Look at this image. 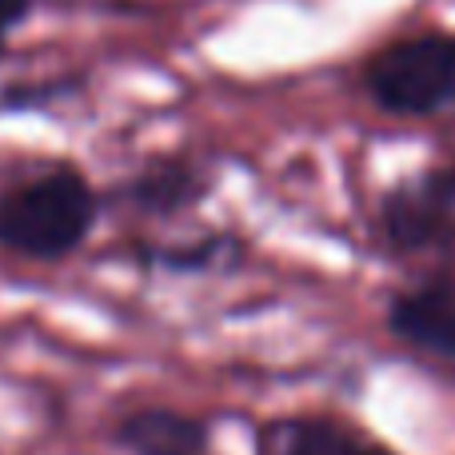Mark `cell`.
Listing matches in <instances>:
<instances>
[{"mask_svg": "<svg viewBox=\"0 0 455 455\" xmlns=\"http://www.w3.org/2000/svg\"><path fill=\"white\" fill-rule=\"evenodd\" d=\"M96 196L76 172H48L0 196V243L32 259H60L88 240Z\"/></svg>", "mask_w": 455, "mask_h": 455, "instance_id": "1", "label": "cell"}, {"mask_svg": "<svg viewBox=\"0 0 455 455\" xmlns=\"http://www.w3.org/2000/svg\"><path fill=\"white\" fill-rule=\"evenodd\" d=\"M368 92L387 112L424 116L455 92V40L451 36H416L384 48L368 64Z\"/></svg>", "mask_w": 455, "mask_h": 455, "instance_id": "2", "label": "cell"}, {"mask_svg": "<svg viewBox=\"0 0 455 455\" xmlns=\"http://www.w3.org/2000/svg\"><path fill=\"white\" fill-rule=\"evenodd\" d=\"M379 220L400 251H435L455 264V168L395 188Z\"/></svg>", "mask_w": 455, "mask_h": 455, "instance_id": "3", "label": "cell"}, {"mask_svg": "<svg viewBox=\"0 0 455 455\" xmlns=\"http://www.w3.org/2000/svg\"><path fill=\"white\" fill-rule=\"evenodd\" d=\"M387 328L435 355H455V283H424L400 291L387 307Z\"/></svg>", "mask_w": 455, "mask_h": 455, "instance_id": "4", "label": "cell"}, {"mask_svg": "<svg viewBox=\"0 0 455 455\" xmlns=\"http://www.w3.org/2000/svg\"><path fill=\"white\" fill-rule=\"evenodd\" d=\"M116 440L132 455H204L208 427L172 408H144L120 419Z\"/></svg>", "mask_w": 455, "mask_h": 455, "instance_id": "5", "label": "cell"}, {"mask_svg": "<svg viewBox=\"0 0 455 455\" xmlns=\"http://www.w3.org/2000/svg\"><path fill=\"white\" fill-rule=\"evenodd\" d=\"M128 196H132L144 212L172 216V212H180V208L196 204V200L204 196V176H200L188 160H164V164H156V168L136 176Z\"/></svg>", "mask_w": 455, "mask_h": 455, "instance_id": "6", "label": "cell"}, {"mask_svg": "<svg viewBox=\"0 0 455 455\" xmlns=\"http://www.w3.org/2000/svg\"><path fill=\"white\" fill-rule=\"evenodd\" d=\"M283 455H392L379 443L363 440V435L347 432V427H336V424H296L288 435V448Z\"/></svg>", "mask_w": 455, "mask_h": 455, "instance_id": "7", "label": "cell"}, {"mask_svg": "<svg viewBox=\"0 0 455 455\" xmlns=\"http://www.w3.org/2000/svg\"><path fill=\"white\" fill-rule=\"evenodd\" d=\"M28 8H32V0H0V44H4L8 28L28 16Z\"/></svg>", "mask_w": 455, "mask_h": 455, "instance_id": "8", "label": "cell"}]
</instances>
